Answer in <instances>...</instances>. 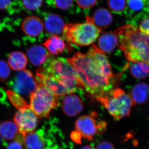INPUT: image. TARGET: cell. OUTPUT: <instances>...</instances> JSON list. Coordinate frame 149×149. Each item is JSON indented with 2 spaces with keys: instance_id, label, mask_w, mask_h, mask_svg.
Segmentation results:
<instances>
[{
  "instance_id": "obj_1",
  "label": "cell",
  "mask_w": 149,
  "mask_h": 149,
  "mask_svg": "<svg viewBox=\"0 0 149 149\" xmlns=\"http://www.w3.org/2000/svg\"><path fill=\"white\" fill-rule=\"evenodd\" d=\"M77 73L80 86L96 99L113 89L114 77L105 55L93 45L86 54H75L68 59Z\"/></svg>"
},
{
  "instance_id": "obj_2",
  "label": "cell",
  "mask_w": 149,
  "mask_h": 149,
  "mask_svg": "<svg viewBox=\"0 0 149 149\" xmlns=\"http://www.w3.org/2000/svg\"><path fill=\"white\" fill-rule=\"evenodd\" d=\"M114 33L117 39V46L127 60L149 64V35L132 24L119 27Z\"/></svg>"
},
{
  "instance_id": "obj_3",
  "label": "cell",
  "mask_w": 149,
  "mask_h": 149,
  "mask_svg": "<svg viewBox=\"0 0 149 149\" xmlns=\"http://www.w3.org/2000/svg\"><path fill=\"white\" fill-rule=\"evenodd\" d=\"M42 68L64 85L71 94L82 89L77 73L68 59L49 58Z\"/></svg>"
},
{
  "instance_id": "obj_4",
  "label": "cell",
  "mask_w": 149,
  "mask_h": 149,
  "mask_svg": "<svg viewBox=\"0 0 149 149\" xmlns=\"http://www.w3.org/2000/svg\"><path fill=\"white\" fill-rule=\"evenodd\" d=\"M101 31V29L93 24L91 17H87L86 22L84 23L65 24L63 37L70 44L84 47L94 43Z\"/></svg>"
},
{
  "instance_id": "obj_5",
  "label": "cell",
  "mask_w": 149,
  "mask_h": 149,
  "mask_svg": "<svg viewBox=\"0 0 149 149\" xmlns=\"http://www.w3.org/2000/svg\"><path fill=\"white\" fill-rule=\"evenodd\" d=\"M97 100L117 120L129 116L131 108L136 104L130 95L120 88L112 90Z\"/></svg>"
},
{
  "instance_id": "obj_6",
  "label": "cell",
  "mask_w": 149,
  "mask_h": 149,
  "mask_svg": "<svg viewBox=\"0 0 149 149\" xmlns=\"http://www.w3.org/2000/svg\"><path fill=\"white\" fill-rule=\"evenodd\" d=\"M58 98L48 88L38 85L30 95L29 107L38 117L48 118L51 111L58 105Z\"/></svg>"
},
{
  "instance_id": "obj_7",
  "label": "cell",
  "mask_w": 149,
  "mask_h": 149,
  "mask_svg": "<svg viewBox=\"0 0 149 149\" xmlns=\"http://www.w3.org/2000/svg\"><path fill=\"white\" fill-rule=\"evenodd\" d=\"M106 126V123L102 121L97 123L93 116L90 115L79 117L75 124L76 131L80 133L82 138L89 141H93L97 133H103Z\"/></svg>"
},
{
  "instance_id": "obj_8",
  "label": "cell",
  "mask_w": 149,
  "mask_h": 149,
  "mask_svg": "<svg viewBox=\"0 0 149 149\" xmlns=\"http://www.w3.org/2000/svg\"><path fill=\"white\" fill-rule=\"evenodd\" d=\"M38 118L29 106L19 110L14 117L19 133L23 136L33 132L38 125Z\"/></svg>"
},
{
  "instance_id": "obj_9",
  "label": "cell",
  "mask_w": 149,
  "mask_h": 149,
  "mask_svg": "<svg viewBox=\"0 0 149 149\" xmlns=\"http://www.w3.org/2000/svg\"><path fill=\"white\" fill-rule=\"evenodd\" d=\"M13 89L17 93L24 95L32 94L38 87L36 78L28 70L19 71L15 78Z\"/></svg>"
},
{
  "instance_id": "obj_10",
  "label": "cell",
  "mask_w": 149,
  "mask_h": 149,
  "mask_svg": "<svg viewBox=\"0 0 149 149\" xmlns=\"http://www.w3.org/2000/svg\"><path fill=\"white\" fill-rule=\"evenodd\" d=\"M35 78L38 85H42L48 88L58 97L71 94L64 85L53 76L48 74L42 67L37 70Z\"/></svg>"
},
{
  "instance_id": "obj_11",
  "label": "cell",
  "mask_w": 149,
  "mask_h": 149,
  "mask_svg": "<svg viewBox=\"0 0 149 149\" xmlns=\"http://www.w3.org/2000/svg\"><path fill=\"white\" fill-rule=\"evenodd\" d=\"M125 13L131 22L136 23L149 15V0H126Z\"/></svg>"
},
{
  "instance_id": "obj_12",
  "label": "cell",
  "mask_w": 149,
  "mask_h": 149,
  "mask_svg": "<svg viewBox=\"0 0 149 149\" xmlns=\"http://www.w3.org/2000/svg\"><path fill=\"white\" fill-rule=\"evenodd\" d=\"M62 109L68 116L74 117L83 111V103L82 99L74 94H69L64 97L62 102Z\"/></svg>"
},
{
  "instance_id": "obj_13",
  "label": "cell",
  "mask_w": 149,
  "mask_h": 149,
  "mask_svg": "<svg viewBox=\"0 0 149 149\" xmlns=\"http://www.w3.org/2000/svg\"><path fill=\"white\" fill-rule=\"evenodd\" d=\"M23 139L26 149H47V146L49 144L47 143L43 129L28 133L23 136Z\"/></svg>"
},
{
  "instance_id": "obj_14",
  "label": "cell",
  "mask_w": 149,
  "mask_h": 149,
  "mask_svg": "<svg viewBox=\"0 0 149 149\" xmlns=\"http://www.w3.org/2000/svg\"><path fill=\"white\" fill-rule=\"evenodd\" d=\"M42 21L36 16H29L23 20L22 28L27 36L36 37L40 36L44 30Z\"/></svg>"
},
{
  "instance_id": "obj_15",
  "label": "cell",
  "mask_w": 149,
  "mask_h": 149,
  "mask_svg": "<svg viewBox=\"0 0 149 149\" xmlns=\"http://www.w3.org/2000/svg\"><path fill=\"white\" fill-rule=\"evenodd\" d=\"M44 24L46 32L52 35L61 34L65 25L62 17L54 13L49 14L45 17Z\"/></svg>"
},
{
  "instance_id": "obj_16",
  "label": "cell",
  "mask_w": 149,
  "mask_h": 149,
  "mask_svg": "<svg viewBox=\"0 0 149 149\" xmlns=\"http://www.w3.org/2000/svg\"><path fill=\"white\" fill-rule=\"evenodd\" d=\"M27 56L30 63L35 66L45 64L49 58V53L43 46L36 45L29 47Z\"/></svg>"
},
{
  "instance_id": "obj_17",
  "label": "cell",
  "mask_w": 149,
  "mask_h": 149,
  "mask_svg": "<svg viewBox=\"0 0 149 149\" xmlns=\"http://www.w3.org/2000/svg\"><path fill=\"white\" fill-rule=\"evenodd\" d=\"M98 49L104 54H109L118 46L117 39L114 33L105 32L101 35L98 41Z\"/></svg>"
},
{
  "instance_id": "obj_18",
  "label": "cell",
  "mask_w": 149,
  "mask_h": 149,
  "mask_svg": "<svg viewBox=\"0 0 149 149\" xmlns=\"http://www.w3.org/2000/svg\"><path fill=\"white\" fill-rule=\"evenodd\" d=\"M91 18L93 24L101 30L109 26L112 22L111 13L105 8L97 10L94 13L93 17H91Z\"/></svg>"
},
{
  "instance_id": "obj_19",
  "label": "cell",
  "mask_w": 149,
  "mask_h": 149,
  "mask_svg": "<svg viewBox=\"0 0 149 149\" xmlns=\"http://www.w3.org/2000/svg\"><path fill=\"white\" fill-rule=\"evenodd\" d=\"M130 96L135 104L148 102L149 101V85L144 83L137 84L132 89Z\"/></svg>"
},
{
  "instance_id": "obj_20",
  "label": "cell",
  "mask_w": 149,
  "mask_h": 149,
  "mask_svg": "<svg viewBox=\"0 0 149 149\" xmlns=\"http://www.w3.org/2000/svg\"><path fill=\"white\" fill-rule=\"evenodd\" d=\"M49 53L53 55L62 53L65 50L66 45L61 37L53 35L43 44Z\"/></svg>"
},
{
  "instance_id": "obj_21",
  "label": "cell",
  "mask_w": 149,
  "mask_h": 149,
  "mask_svg": "<svg viewBox=\"0 0 149 149\" xmlns=\"http://www.w3.org/2000/svg\"><path fill=\"white\" fill-rule=\"evenodd\" d=\"M27 61V57L24 54L20 52H15L9 56L8 64L11 69L19 72L25 69Z\"/></svg>"
},
{
  "instance_id": "obj_22",
  "label": "cell",
  "mask_w": 149,
  "mask_h": 149,
  "mask_svg": "<svg viewBox=\"0 0 149 149\" xmlns=\"http://www.w3.org/2000/svg\"><path fill=\"white\" fill-rule=\"evenodd\" d=\"M130 71L133 77L138 79H143L149 73V64L143 62L132 63Z\"/></svg>"
},
{
  "instance_id": "obj_23",
  "label": "cell",
  "mask_w": 149,
  "mask_h": 149,
  "mask_svg": "<svg viewBox=\"0 0 149 149\" xmlns=\"http://www.w3.org/2000/svg\"><path fill=\"white\" fill-rule=\"evenodd\" d=\"M18 132V128L15 123L7 121L0 125V134L3 139L6 140L13 139Z\"/></svg>"
},
{
  "instance_id": "obj_24",
  "label": "cell",
  "mask_w": 149,
  "mask_h": 149,
  "mask_svg": "<svg viewBox=\"0 0 149 149\" xmlns=\"http://www.w3.org/2000/svg\"><path fill=\"white\" fill-rule=\"evenodd\" d=\"M108 5L109 8L116 13H125L127 8L126 0H108Z\"/></svg>"
},
{
  "instance_id": "obj_25",
  "label": "cell",
  "mask_w": 149,
  "mask_h": 149,
  "mask_svg": "<svg viewBox=\"0 0 149 149\" xmlns=\"http://www.w3.org/2000/svg\"><path fill=\"white\" fill-rule=\"evenodd\" d=\"M8 93L10 99L13 103L19 109H20L29 106L26 102L24 100V99L18 94H15V93L10 92V91L9 93Z\"/></svg>"
},
{
  "instance_id": "obj_26",
  "label": "cell",
  "mask_w": 149,
  "mask_h": 149,
  "mask_svg": "<svg viewBox=\"0 0 149 149\" xmlns=\"http://www.w3.org/2000/svg\"><path fill=\"white\" fill-rule=\"evenodd\" d=\"M10 69L9 65L6 62L0 60V81H4L9 77Z\"/></svg>"
},
{
  "instance_id": "obj_27",
  "label": "cell",
  "mask_w": 149,
  "mask_h": 149,
  "mask_svg": "<svg viewBox=\"0 0 149 149\" xmlns=\"http://www.w3.org/2000/svg\"><path fill=\"white\" fill-rule=\"evenodd\" d=\"M43 0H23L24 7L29 10H35L42 4Z\"/></svg>"
},
{
  "instance_id": "obj_28",
  "label": "cell",
  "mask_w": 149,
  "mask_h": 149,
  "mask_svg": "<svg viewBox=\"0 0 149 149\" xmlns=\"http://www.w3.org/2000/svg\"><path fill=\"white\" fill-rule=\"evenodd\" d=\"M56 7L63 10L70 8L73 3V0H54Z\"/></svg>"
},
{
  "instance_id": "obj_29",
  "label": "cell",
  "mask_w": 149,
  "mask_h": 149,
  "mask_svg": "<svg viewBox=\"0 0 149 149\" xmlns=\"http://www.w3.org/2000/svg\"><path fill=\"white\" fill-rule=\"evenodd\" d=\"M77 5L83 8H89L95 5L97 0H76Z\"/></svg>"
},
{
  "instance_id": "obj_30",
  "label": "cell",
  "mask_w": 149,
  "mask_h": 149,
  "mask_svg": "<svg viewBox=\"0 0 149 149\" xmlns=\"http://www.w3.org/2000/svg\"><path fill=\"white\" fill-rule=\"evenodd\" d=\"M139 29L142 32L149 35V17L143 19L140 24Z\"/></svg>"
},
{
  "instance_id": "obj_31",
  "label": "cell",
  "mask_w": 149,
  "mask_h": 149,
  "mask_svg": "<svg viewBox=\"0 0 149 149\" xmlns=\"http://www.w3.org/2000/svg\"><path fill=\"white\" fill-rule=\"evenodd\" d=\"M96 149H114V147L111 143L107 141H103L97 146Z\"/></svg>"
},
{
  "instance_id": "obj_32",
  "label": "cell",
  "mask_w": 149,
  "mask_h": 149,
  "mask_svg": "<svg viewBox=\"0 0 149 149\" xmlns=\"http://www.w3.org/2000/svg\"><path fill=\"white\" fill-rule=\"evenodd\" d=\"M71 139L74 141L75 143H81V139H82V136L80 133L77 132L76 130L73 131L70 135Z\"/></svg>"
},
{
  "instance_id": "obj_33",
  "label": "cell",
  "mask_w": 149,
  "mask_h": 149,
  "mask_svg": "<svg viewBox=\"0 0 149 149\" xmlns=\"http://www.w3.org/2000/svg\"><path fill=\"white\" fill-rule=\"evenodd\" d=\"M7 149H23V147L20 142L15 141L10 144Z\"/></svg>"
},
{
  "instance_id": "obj_34",
  "label": "cell",
  "mask_w": 149,
  "mask_h": 149,
  "mask_svg": "<svg viewBox=\"0 0 149 149\" xmlns=\"http://www.w3.org/2000/svg\"><path fill=\"white\" fill-rule=\"evenodd\" d=\"M10 3V0H0V9L6 8Z\"/></svg>"
},
{
  "instance_id": "obj_35",
  "label": "cell",
  "mask_w": 149,
  "mask_h": 149,
  "mask_svg": "<svg viewBox=\"0 0 149 149\" xmlns=\"http://www.w3.org/2000/svg\"><path fill=\"white\" fill-rule=\"evenodd\" d=\"M81 149H95L93 147L91 146H84Z\"/></svg>"
}]
</instances>
